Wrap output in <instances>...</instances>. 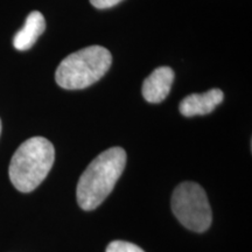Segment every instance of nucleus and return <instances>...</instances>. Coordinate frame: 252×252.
<instances>
[{
    "label": "nucleus",
    "instance_id": "f257e3e1",
    "mask_svg": "<svg viewBox=\"0 0 252 252\" xmlns=\"http://www.w3.org/2000/svg\"><path fill=\"white\" fill-rule=\"evenodd\" d=\"M125 165L126 152L122 147H111L94 158L78 180V206L87 212L100 206L111 194Z\"/></svg>",
    "mask_w": 252,
    "mask_h": 252
},
{
    "label": "nucleus",
    "instance_id": "f03ea898",
    "mask_svg": "<svg viewBox=\"0 0 252 252\" xmlns=\"http://www.w3.org/2000/svg\"><path fill=\"white\" fill-rule=\"evenodd\" d=\"M55 159L53 144L43 137H33L19 146L9 163V180L21 193H31L42 184Z\"/></svg>",
    "mask_w": 252,
    "mask_h": 252
},
{
    "label": "nucleus",
    "instance_id": "7ed1b4c3",
    "mask_svg": "<svg viewBox=\"0 0 252 252\" xmlns=\"http://www.w3.org/2000/svg\"><path fill=\"white\" fill-rule=\"evenodd\" d=\"M112 55L102 46H89L68 55L55 72L56 83L65 90H81L93 86L108 72Z\"/></svg>",
    "mask_w": 252,
    "mask_h": 252
},
{
    "label": "nucleus",
    "instance_id": "20e7f679",
    "mask_svg": "<svg viewBox=\"0 0 252 252\" xmlns=\"http://www.w3.org/2000/svg\"><path fill=\"white\" fill-rule=\"evenodd\" d=\"M172 212L185 228L203 232L212 224V208L207 194L195 182H182L172 195Z\"/></svg>",
    "mask_w": 252,
    "mask_h": 252
},
{
    "label": "nucleus",
    "instance_id": "39448f33",
    "mask_svg": "<svg viewBox=\"0 0 252 252\" xmlns=\"http://www.w3.org/2000/svg\"><path fill=\"white\" fill-rule=\"evenodd\" d=\"M174 71L169 67H159L143 83V96L149 103H161L171 93Z\"/></svg>",
    "mask_w": 252,
    "mask_h": 252
},
{
    "label": "nucleus",
    "instance_id": "423d86ee",
    "mask_svg": "<svg viewBox=\"0 0 252 252\" xmlns=\"http://www.w3.org/2000/svg\"><path fill=\"white\" fill-rule=\"evenodd\" d=\"M223 98L224 94L220 89H212L204 94H191L181 100L180 112L185 117L208 115L222 103Z\"/></svg>",
    "mask_w": 252,
    "mask_h": 252
},
{
    "label": "nucleus",
    "instance_id": "0eeeda50",
    "mask_svg": "<svg viewBox=\"0 0 252 252\" xmlns=\"http://www.w3.org/2000/svg\"><path fill=\"white\" fill-rule=\"evenodd\" d=\"M45 30L46 21L42 13L37 11L32 12L27 17L24 27L14 35V48L18 50H27L32 48Z\"/></svg>",
    "mask_w": 252,
    "mask_h": 252
},
{
    "label": "nucleus",
    "instance_id": "6e6552de",
    "mask_svg": "<svg viewBox=\"0 0 252 252\" xmlns=\"http://www.w3.org/2000/svg\"><path fill=\"white\" fill-rule=\"evenodd\" d=\"M106 252H145L143 249L133 243L125 241H113L108 245Z\"/></svg>",
    "mask_w": 252,
    "mask_h": 252
},
{
    "label": "nucleus",
    "instance_id": "1a4fd4ad",
    "mask_svg": "<svg viewBox=\"0 0 252 252\" xmlns=\"http://www.w3.org/2000/svg\"><path fill=\"white\" fill-rule=\"evenodd\" d=\"M123 0H90L91 5L94 7L99 8V9H105V8H111L113 6L118 5L119 2H122Z\"/></svg>",
    "mask_w": 252,
    "mask_h": 252
},
{
    "label": "nucleus",
    "instance_id": "9d476101",
    "mask_svg": "<svg viewBox=\"0 0 252 252\" xmlns=\"http://www.w3.org/2000/svg\"><path fill=\"white\" fill-rule=\"evenodd\" d=\"M0 134H1V121H0Z\"/></svg>",
    "mask_w": 252,
    "mask_h": 252
}]
</instances>
